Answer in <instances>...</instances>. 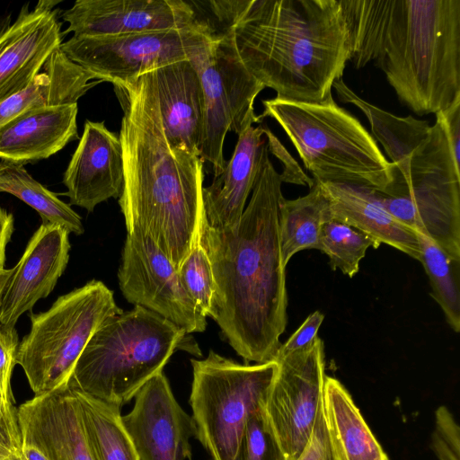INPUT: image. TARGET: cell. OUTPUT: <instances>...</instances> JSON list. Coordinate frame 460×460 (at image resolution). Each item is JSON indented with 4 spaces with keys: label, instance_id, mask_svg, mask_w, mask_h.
I'll use <instances>...</instances> for the list:
<instances>
[{
    "label": "cell",
    "instance_id": "cell-19",
    "mask_svg": "<svg viewBox=\"0 0 460 460\" xmlns=\"http://www.w3.org/2000/svg\"><path fill=\"white\" fill-rule=\"evenodd\" d=\"M22 440L40 448L48 460H93L73 390L34 396L18 408Z\"/></svg>",
    "mask_w": 460,
    "mask_h": 460
},
{
    "label": "cell",
    "instance_id": "cell-12",
    "mask_svg": "<svg viewBox=\"0 0 460 460\" xmlns=\"http://www.w3.org/2000/svg\"><path fill=\"white\" fill-rule=\"evenodd\" d=\"M278 363L264 411L286 460H296L312 433L323 402L324 347L317 336Z\"/></svg>",
    "mask_w": 460,
    "mask_h": 460
},
{
    "label": "cell",
    "instance_id": "cell-44",
    "mask_svg": "<svg viewBox=\"0 0 460 460\" xmlns=\"http://www.w3.org/2000/svg\"><path fill=\"white\" fill-rule=\"evenodd\" d=\"M11 25V16H0V35Z\"/></svg>",
    "mask_w": 460,
    "mask_h": 460
},
{
    "label": "cell",
    "instance_id": "cell-10",
    "mask_svg": "<svg viewBox=\"0 0 460 460\" xmlns=\"http://www.w3.org/2000/svg\"><path fill=\"white\" fill-rule=\"evenodd\" d=\"M387 211L460 261V171L449 147L429 150L404 175L377 190Z\"/></svg>",
    "mask_w": 460,
    "mask_h": 460
},
{
    "label": "cell",
    "instance_id": "cell-36",
    "mask_svg": "<svg viewBox=\"0 0 460 460\" xmlns=\"http://www.w3.org/2000/svg\"><path fill=\"white\" fill-rule=\"evenodd\" d=\"M18 345L19 340L15 327L0 324V389L10 398H13L11 376L16 365Z\"/></svg>",
    "mask_w": 460,
    "mask_h": 460
},
{
    "label": "cell",
    "instance_id": "cell-1",
    "mask_svg": "<svg viewBox=\"0 0 460 460\" xmlns=\"http://www.w3.org/2000/svg\"><path fill=\"white\" fill-rule=\"evenodd\" d=\"M269 153L267 146L237 229L214 228L205 213L199 227L216 283L211 318L236 353L256 363L273 360L288 322L279 230L283 182Z\"/></svg>",
    "mask_w": 460,
    "mask_h": 460
},
{
    "label": "cell",
    "instance_id": "cell-37",
    "mask_svg": "<svg viewBox=\"0 0 460 460\" xmlns=\"http://www.w3.org/2000/svg\"><path fill=\"white\" fill-rule=\"evenodd\" d=\"M263 132L266 136L269 152L283 164V172L279 173L282 182L300 184L311 188L314 180L303 172L297 162L265 125H263Z\"/></svg>",
    "mask_w": 460,
    "mask_h": 460
},
{
    "label": "cell",
    "instance_id": "cell-17",
    "mask_svg": "<svg viewBox=\"0 0 460 460\" xmlns=\"http://www.w3.org/2000/svg\"><path fill=\"white\" fill-rule=\"evenodd\" d=\"M69 234L49 223L35 231L3 290L0 324L15 327L22 314L52 292L68 263Z\"/></svg>",
    "mask_w": 460,
    "mask_h": 460
},
{
    "label": "cell",
    "instance_id": "cell-30",
    "mask_svg": "<svg viewBox=\"0 0 460 460\" xmlns=\"http://www.w3.org/2000/svg\"><path fill=\"white\" fill-rule=\"evenodd\" d=\"M420 258L429 279L430 296L440 305L446 321L456 332H460V261L444 252L428 236L415 233Z\"/></svg>",
    "mask_w": 460,
    "mask_h": 460
},
{
    "label": "cell",
    "instance_id": "cell-34",
    "mask_svg": "<svg viewBox=\"0 0 460 460\" xmlns=\"http://www.w3.org/2000/svg\"><path fill=\"white\" fill-rule=\"evenodd\" d=\"M432 447L439 460H460V429L446 406L435 412Z\"/></svg>",
    "mask_w": 460,
    "mask_h": 460
},
{
    "label": "cell",
    "instance_id": "cell-26",
    "mask_svg": "<svg viewBox=\"0 0 460 460\" xmlns=\"http://www.w3.org/2000/svg\"><path fill=\"white\" fill-rule=\"evenodd\" d=\"M339 99L358 107L367 117L372 136L381 144L394 165V172L407 173L412 155L429 136L431 126L413 116L399 117L357 95L342 79L333 83Z\"/></svg>",
    "mask_w": 460,
    "mask_h": 460
},
{
    "label": "cell",
    "instance_id": "cell-41",
    "mask_svg": "<svg viewBox=\"0 0 460 460\" xmlns=\"http://www.w3.org/2000/svg\"><path fill=\"white\" fill-rule=\"evenodd\" d=\"M13 222V214L0 206V269L4 266L6 247L14 230Z\"/></svg>",
    "mask_w": 460,
    "mask_h": 460
},
{
    "label": "cell",
    "instance_id": "cell-27",
    "mask_svg": "<svg viewBox=\"0 0 460 460\" xmlns=\"http://www.w3.org/2000/svg\"><path fill=\"white\" fill-rule=\"evenodd\" d=\"M331 220L329 200L314 180L309 192L295 199L283 198L279 205V230L283 264L296 252L318 249L323 224Z\"/></svg>",
    "mask_w": 460,
    "mask_h": 460
},
{
    "label": "cell",
    "instance_id": "cell-39",
    "mask_svg": "<svg viewBox=\"0 0 460 460\" xmlns=\"http://www.w3.org/2000/svg\"><path fill=\"white\" fill-rule=\"evenodd\" d=\"M323 319L324 315L320 311H315L307 316L290 338L284 344H280L273 360L282 358L310 345L317 337Z\"/></svg>",
    "mask_w": 460,
    "mask_h": 460
},
{
    "label": "cell",
    "instance_id": "cell-21",
    "mask_svg": "<svg viewBox=\"0 0 460 460\" xmlns=\"http://www.w3.org/2000/svg\"><path fill=\"white\" fill-rule=\"evenodd\" d=\"M263 125L250 126L238 135L234 153L224 171L203 186L205 215L210 226L235 231L252 193L267 148Z\"/></svg>",
    "mask_w": 460,
    "mask_h": 460
},
{
    "label": "cell",
    "instance_id": "cell-5",
    "mask_svg": "<svg viewBox=\"0 0 460 460\" xmlns=\"http://www.w3.org/2000/svg\"><path fill=\"white\" fill-rule=\"evenodd\" d=\"M186 334L142 306L121 311L107 318L90 338L68 388L121 408L182 349Z\"/></svg>",
    "mask_w": 460,
    "mask_h": 460
},
{
    "label": "cell",
    "instance_id": "cell-42",
    "mask_svg": "<svg viewBox=\"0 0 460 460\" xmlns=\"http://www.w3.org/2000/svg\"><path fill=\"white\" fill-rule=\"evenodd\" d=\"M9 460H48V458L35 445L22 441L21 456H13Z\"/></svg>",
    "mask_w": 460,
    "mask_h": 460
},
{
    "label": "cell",
    "instance_id": "cell-32",
    "mask_svg": "<svg viewBox=\"0 0 460 460\" xmlns=\"http://www.w3.org/2000/svg\"><path fill=\"white\" fill-rule=\"evenodd\" d=\"M181 283L206 317H211L216 283L210 260L199 236L179 270Z\"/></svg>",
    "mask_w": 460,
    "mask_h": 460
},
{
    "label": "cell",
    "instance_id": "cell-22",
    "mask_svg": "<svg viewBox=\"0 0 460 460\" xmlns=\"http://www.w3.org/2000/svg\"><path fill=\"white\" fill-rule=\"evenodd\" d=\"M320 183L329 200L331 219L359 230L377 246L388 244L419 261L416 234L387 211L377 190L349 182Z\"/></svg>",
    "mask_w": 460,
    "mask_h": 460
},
{
    "label": "cell",
    "instance_id": "cell-14",
    "mask_svg": "<svg viewBox=\"0 0 460 460\" xmlns=\"http://www.w3.org/2000/svg\"><path fill=\"white\" fill-rule=\"evenodd\" d=\"M63 35L112 36L200 28L209 21L195 0H76L61 13Z\"/></svg>",
    "mask_w": 460,
    "mask_h": 460
},
{
    "label": "cell",
    "instance_id": "cell-2",
    "mask_svg": "<svg viewBox=\"0 0 460 460\" xmlns=\"http://www.w3.org/2000/svg\"><path fill=\"white\" fill-rule=\"evenodd\" d=\"M113 86L123 111L119 205L127 233L140 230L179 270L199 236L204 162L170 148L153 71Z\"/></svg>",
    "mask_w": 460,
    "mask_h": 460
},
{
    "label": "cell",
    "instance_id": "cell-40",
    "mask_svg": "<svg viewBox=\"0 0 460 460\" xmlns=\"http://www.w3.org/2000/svg\"><path fill=\"white\" fill-rule=\"evenodd\" d=\"M455 159L460 161V96L447 109L437 112Z\"/></svg>",
    "mask_w": 460,
    "mask_h": 460
},
{
    "label": "cell",
    "instance_id": "cell-23",
    "mask_svg": "<svg viewBox=\"0 0 460 460\" xmlns=\"http://www.w3.org/2000/svg\"><path fill=\"white\" fill-rule=\"evenodd\" d=\"M77 103L28 111L0 129V161L24 165L47 159L79 138Z\"/></svg>",
    "mask_w": 460,
    "mask_h": 460
},
{
    "label": "cell",
    "instance_id": "cell-35",
    "mask_svg": "<svg viewBox=\"0 0 460 460\" xmlns=\"http://www.w3.org/2000/svg\"><path fill=\"white\" fill-rule=\"evenodd\" d=\"M22 442L18 409L13 405V398L0 389V445L13 456H21Z\"/></svg>",
    "mask_w": 460,
    "mask_h": 460
},
{
    "label": "cell",
    "instance_id": "cell-38",
    "mask_svg": "<svg viewBox=\"0 0 460 460\" xmlns=\"http://www.w3.org/2000/svg\"><path fill=\"white\" fill-rule=\"evenodd\" d=\"M296 460H337L325 423L323 402L310 438Z\"/></svg>",
    "mask_w": 460,
    "mask_h": 460
},
{
    "label": "cell",
    "instance_id": "cell-43",
    "mask_svg": "<svg viewBox=\"0 0 460 460\" xmlns=\"http://www.w3.org/2000/svg\"><path fill=\"white\" fill-rule=\"evenodd\" d=\"M13 269H0V298L6 282L13 273Z\"/></svg>",
    "mask_w": 460,
    "mask_h": 460
},
{
    "label": "cell",
    "instance_id": "cell-25",
    "mask_svg": "<svg viewBox=\"0 0 460 460\" xmlns=\"http://www.w3.org/2000/svg\"><path fill=\"white\" fill-rule=\"evenodd\" d=\"M323 412L337 460H389L351 395L341 383L325 376Z\"/></svg>",
    "mask_w": 460,
    "mask_h": 460
},
{
    "label": "cell",
    "instance_id": "cell-20",
    "mask_svg": "<svg viewBox=\"0 0 460 460\" xmlns=\"http://www.w3.org/2000/svg\"><path fill=\"white\" fill-rule=\"evenodd\" d=\"M153 72L162 126L170 148L200 157L205 101L198 72L190 60Z\"/></svg>",
    "mask_w": 460,
    "mask_h": 460
},
{
    "label": "cell",
    "instance_id": "cell-8",
    "mask_svg": "<svg viewBox=\"0 0 460 460\" xmlns=\"http://www.w3.org/2000/svg\"><path fill=\"white\" fill-rule=\"evenodd\" d=\"M190 362L197 438L212 460H234L249 418L265 406L278 363L243 365L213 350Z\"/></svg>",
    "mask_w": 460,
    "mask_h": 460
},
{
    "label": "cell",
    "instance_id": "cell-11",
    "mask_svg": "<svg viewBox=\"0 0 460 460\" xmlns=\"http://www.w3.org/2000/svg\"><path fill=\"white\" fill-rule=\"evenodd\" d=\"M209 22L185 28L112 36L76 37L62 42L61 50L99 81L134 80L164 66L190 60L216 34Z\"/></svg>",
    "mask_w": 460,
    "mask_h": 460
},
{
    "label": "cell",
    "instance_id": "cell-13",
    "mask_svg": "<svg viewBox=\"0 0 460 460\" xmlns=\"http://www.w3.org/2000/svg\"><path fill=\"white\" fill-rule=\"evenodd\" d=\"M118 279L130 304L161 315L186 333L206 330L207 317L184 288L176 268L137 228L127 233Z\"/></svg>",
    "mask_w": 460,
    "mask_h": 460
},
{
    "label": "cell",
    "instance_id": "cell-3",
    "mask_svg": "<svg viewBox=\"0 0 460 460\" xmlns=\"http://www.w3.org/2000/svg\"><path fill=\"white\" fill-rule=\"evenodd\" d=\"M339 1L356 68L374 62L420 116L460 96V0Z\"/></svg>",
    "mask_w": 460,
    "mask_h": 460
},
{
    "label": "cell",
    "instance_id": "cell-4",
    "mask_svg": "<svg viewBox=\"0 0 460 460\" xmlns=\"http://www.w3.org/2000/svg\"><path fill=\"white\" fill-rule=\"evenodd\" d=\"M241 60L276 97L321 102L349 61L348 31L339 0H209Z\"/></svg>",
    "mask_w": 460,
    "mask_h": 460
},
{
    "label": "cell",
    "instance_id": "cell-15",
    "mask_svg": "<svg viewBox=\"0 0 460 460\" xmlns=\"http://www.w3.org/2000/svg\"><path fill=\"white\" fill-rule=\"evenodd\" d=\"M134 398L122 422L139 460H191L196 426L176 401L164 372L148 380Z\"/></svg>",
    "mask_w": 460,
    "mask_h": 460
},
{
    "label": "cell",
    "instance_id": "cell-7",
    "mask_svg": "<svg viewBox=\"0 0 460 460\" xmlns=\"http://www.w3.org/2000/svg\"><path fill=\"white\" fill-rule=\"evenodd\" d=\"M121 311L113 292L93 279L60 296L47 311L31 313V329L19 342L16 364L34 396L66 389L90 338L107 318Z\"/></svg>",
    "mask_w": 460,
    "mask_h": 460
},
{
    "label": "cell",
    "instance_id": "cell-45",
    "mask_svg": "<svg viewBox=\"0 0 460 460\" xmlns=\"http://www.w3.org/2000/svg\"><path fill=\"white\" fill-rule=\"evenodd\" d=\"M12 456H13V455L0 447V460H9Z\"/></svg>",
    "mask_w": 460,
    "mask_h": 460
},
{
    "label": "cell",
    "instance_id": "cell-9",
    "mask_svg": "<svg viewBox=\"0 0 460 460\" xmlns=\"http://www.w3.org/2000/svg\"><path fill=\"white\" fill-rule=\"evenodd\" d=\"M190 61L199 76L205 101L200 158L217 176L226 164L223 150L227 132L239 135L261 122L254 101L265 87L241 60L232 32L223 23L217 25L214 39Z\"/></svg>",
    "mask_w": 460,
    "mask_h": 460
},
{
    "label": "cell",
    "instance_id": "cell-6",
    "mask_svg": "<svg viewBox=\"0 0 460 460\" xmlns=\"http://www.w3.org/2000/svg\"><path fill=\"white\" fill-rule=\"evenodd\" d=\"M262 104L260 120L270 117L279 123L314 180L361 184L380 191L393 181L394 165L377 142L332 94L321 102L275 97Z\"/></svg>",
    "mask_w": 460,
    "mask_h": 460
},
{
    "label": "cell",
    "instance_id": "cell-28",
    "mask_svg": "<svg viewBox=\"0 0 460 460\" xmlns=\"http://www.w3.org/2000/svg\"><path fill=\"white\" fill-rule=\"evenodd\" d=\"M74 393L93 460H139L123 425L120 407L78 391Z\"/></svg>",
    "mask_w": 460,
    "mask_h": 460
},
{
    "label": "cell",
    "instance_id": "cell-24",
    "mask_svg": "<svg viewBox=\"0 0 460 460\" xmlns=\"http://www.w3.org/2000/svg\"><path fill=\"white\" fill-rule=\"evenodd\" d=\"M92 79L94 76L73 62L60 48L56 49L27 87L0 104V129L28 111L77 103L101 82Z\"/></svg>",
    "mask_w": 460,
    "mask_h": 460
},
{
    "label": "cell",
    "instance_id": "cell-16",
    "mask_svg": "<svg viewBox=\"0 0 460 460\" xmlns=\"http://www.w3.org/2000/svg\"><path fill=\"white\" fill-rule=\"evenodd\" d=\"M58 3L39 1L32 10L25 4L0 35V104L27 87L60 48L64 35Z\"/></svg>",
    "mask_w": 460,
    "mask_h": 460
},
{
    "label": "cell",
    "instance_id": "cell-33",
    "mask_svg": "<svg viewBox=\"0 0 460 460\" xmlns=\"http://www.w3.org/2000/svg\"><path fill=\"white\" fill-rule=\"evenodd\" d=\"M234 460H286L264 407L249 418Z\"/></svg>",
    "mask_w": 460,
    "mask_h": 460
},
{
    "label": "cell",
    "instance_id": "cell-31",
    "mask_svg": "<svg viewBox=\"0 0 460 460\" xmlns=\"http://www.w3.org/2000/svg\"><path fill=\"white\" fill-rule=\"evenodd\" d=\"M369 247L378 248L367 234L342 222L331 219L322 227L318 249L328 256L333 270L352 278Z\"/></svg>",
    "mask_w": 460,
    "mask_h": 460
},
{
    "label": "cell",
    "instance_id": "cell-18",
    "mask_svg": "<svg viewBox=\"0 0 460 460\" xmlns=\"http://www.w3.org/2000/svg\"><path fill=\"white\" fill-rule=\"evenodd\" d=\"M122 146L119 134L104 121L86 120L79 143L64 172V194L69 205L88 212L111 198H119L123 186Z\"/></svg>",
    "mask_w": 460,
    "mask_h": 460
},
{
    "label": "cell",
    "instance_id": "cell-29",
    "mask_svg": "<svg viewBox=\"0 0 460 460\" xmlns=\"http://www.w3.org/2000/svg\"><path fill=\"white\" fill-rule=\"evenodd\" d=\"M0 192L12 194L32 208L42 223L58 225L82 234L81 217L58 195L36 181L23 165L0 161Z\"/></svg>",
    "mask_w": 460,
    "mask_h": 460
}]
</instances>
